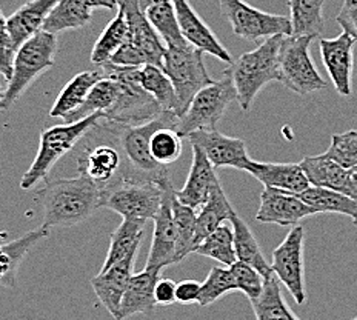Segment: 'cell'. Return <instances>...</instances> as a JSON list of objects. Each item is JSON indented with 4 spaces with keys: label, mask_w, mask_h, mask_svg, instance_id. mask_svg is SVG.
Listing matches in <instances>:
<instances>
[{
    "label": "cell",
    "mask_w": 357,
    "mask_h": 320,
    "mask_svg": "<svg viewBox=\"0 0 357 320\" xmlns=\"http://www.w3.org/2000/svg\"><path fill=\"white\" fill-rule=\"evenodd\" d=\"M34 197L43 210L42 227L48 229L79 225L102 208V188L84 174L47 181Z\"/></svg>",
    "instance_id": "1"
},
{
    "label": "cell",
    "mask_w": 357,
    "mask_h": 320,
    "mask_svg": "<svg viewBox=\"0 0 357 320\" xmlns=\"http://www.w3.org/2000/svg\"><path fill=\"white\" fill-rule=\"evenodd\" d=\"M285 36L265 39L256 49L243 53L223 71L233 82L242 111H250L256 96L270 82H279V49Z\"/></svg>",
    "instance_id": "2"
},
{
    "label": "cell",
    "mask_w": 357,
    "mask_h": 320,
    "mask_svg": "<svg viewBox=\"0 0 357 320\" xmlns=\"http://www.w3.org/2000/svg\"><path fill=\"white\" fill-rule=\"evenodd\" d=\"M103 121H105V119H103ZM177 121L178 117L174 113L163 111V113L159 117H155L154 121L137 126H123L111 123L108 121L105 122L108 123L111 132H113L116 144L121 148L126 165L132 171V174L144 178H150V181L163 185L167 182H171L168 168L159 165V163L153 159V155L150 153V139L153 136V132L162 128V126H174L176 128Z\"/></svg>",
    "instance_id": "3"
},
{
    "label": "cell",
    "mask_w": 357,
    "mask_h": 320,
    "mask_svg": "<svg viewBox=\"0 0 357 320\" xmlns=\"http://www.w3.org/2000/svg\"><path fill=\"white\" fill-rule=\"evenodd\" d=\"M56 51L57 36L43 29L20 45L13 59V71L6 82L2 111H8L45 71L53 68Z\"/></svg>",
    "instance_id": "4"
},
{
    "label": "cell",
    "mask_w": 357,
    "mask_h": 320,
    "mask_svg": "<svg viewBox=\"0 0 357 320\" xmlns=\"http://www.w3.org/2000/svg\"><path fill=\"white\" fill-rule=\"evenodd\" d=\"M105 77L117 80L122 85V94L111 107L103 119L111 123L123 126H137L154 121L163 109L140 85V68L136 66H117L105 63L100 66Z\"/></svg>",
    "instance_id": "5"
},
{
    "label": "cell",
    "mask_w": 357,
    "mask_h": 320,
    "mask_svg": "<svg viewBox=\"0 0 357 320\" xmlns=\"http://www.w3.org/2000/svg\"><path fill=\"white\" fill-rule=\"evenodd\" d=\"M116 2L117 8L125 14L128 36H126V42L109 59V63L117 66H136V68L154 65L162 68L167 47L145 17V13L140 10L139 0H116Z\"/></svg>",
    "instance_id": "6"
},
{
    "label": "cell",
    "mask_w": 357,
    "mask_h": 320,
    "mask_svg": "<svg viewBox=\"0 0 357 320\" xmlns=\"http://www.w3.org/2000/svg\"><path fill=\"white\" fill-rule=\"evenodd\" d=\"M103 119V114H94L70 125H56L43 130L40 145L34 162L20 181L22 190H33L37 183L47 182L48 174L65 154H68L86 134Z\"/></svg>",
    "instance_id": "7"
},
{
    "label": "cell",
    "mask_w": 357,
    "mask_h": 320,
    "mask_svg": "<svg viewBox=\"0 0 357 320\" xmlns=\"http://www.w3.org/2000/svg\"><path fill=\"white\" fill-rule=\"evenodd\" d=\"M167 183L121 177L102 190V208L121 214L123 219L153 220L160 208L163 187Z\"/></svg>",
    "instance_id": "8"
},
{
    "label": "cell",
    "mask_w": 357,
    "mask_h": 320,
    "mask_svg": "<svg viewBox=\"0 0 357 320\" xmlns=\"http://www.w3.org/2000/svg\"><path fill=\"white\" fill-rule=\"evenodd\" d=\"M234 100H237L236 88L229 77L223 74L222 79L214 80L192 98L188 108L178 117L177 132L182 137H188L195 131L215 130V125Z\"/></svg>",
    "instance_id": "9"
},
{
    "label": "cell",
    "mask_w": 357,
    "mask_h": 320,
    "mask_svg": "<svg viewBox=\"0 0 357 320\" xmlns=\"http://www.w3.org/2000/svg\"><path fill=\"white\" fill-rule=\"evenodd\" d=\"M312 37L285 36L279 49V82L299 96L326 89L310 54Z\"/></svg>",
    "instance_id": "10"
},
{
    "label": "cell",
    "mask_w": 357,
    "mask_h": 320,
    "mask_svg": "<svg viewBox=\"0 0 357 320\" xmlns=\"http://www.w3.org/2000/svg\"><path fill=\"white\" fill-rule=\"evenodd\" d=\"M162 70L165 71L176 89L181 116L200 89L214 82L206 71L204 53L192 48L190 43L178 48H167L163 54Z\"/></svg>",
    "instance_id": "11"
},
{
    "label": "cell",
    "mask_w": 357,
    "mask_h": 320,
    "mask_svg": "<svg viewBox=\"0 0 357 320\" xmlns=\"http://www.w3.org/2000/svg\"><path fill=\"white\" fill-rule=\"evenodd\" d=\"M219 5L233 33L242 39L259 42L273 36H291V20L287 16L260 11L243 0H219Z\"/></svg>",
    "instance_id": "12"
},
{
    "label": "cell",
    "mask_w": 357,
    "mask_h": 320,
    "mask_svg": "<svg viewBox=\"0 0 357 320\" xmlns=\"http://www.w3.org/2000/svg\"><path fill=\"white\" fill-rule=\"evenodd\" d=\"M303 242L305 229L294 225L291 231L279 247L273 251L271 271L280 284L288 289L296 303L303 305L307 299L305 293V266H303Z\"/></svg>",
    "instance_id": "13"
},
{
    "label": "cell",
    "mask_w": 357,
    "mask_h": 320,
    "mask_svg": "<svg viewBox=\"0 0 357 320\" xmlns=\"http://www.w3.org/2000/svg\"><path fill=\"white\" fill-rule=\"evenodd\" d=\"M105 125L108 126L107 122ZM111 137L114 140L113 132H111ZM77 171L79 174H84L91 178V181L94 183H98L102 190L107 188L108 185L116 182L117 178L121 177L144 178L132 174V171L126 165L121 148H117L116 140L114 145L99 144L96 146L86 148L85 151H82V154L77 158ZM148 181H150V178H148Z\"/></svg>",
    "instance_id": "14"
},
{
    "label": "cell",
    "mask_w": 357,
    "mask_h": 320,
    "mask_svg": "<svg viewBox=\"0 0 357 320\" xmlns=\"http://www.w3.org/2000/svg\"><path fill=\"white\" fill-rule=\"evenodd\" d=\"M176 190L173 183L163 187L162 202L154 220V231L151 241V250L148 254L145 268H158L163 270L169 265H174L176 257V225L173 218V199Z\"/></svg>",
    "instance_id": "15"
},
{
    "label": "cell",
    "mask_w": 357,
    "mask_h": 320,
    "mask_svg": "<svg viewBox=\"0 0 357 320\" xmlns=\"http://www.w3.org/2000/svg\"><path fill=\"white\" fill-rule=\"evenodd\" d=\"M188 140L191 146H197L205 153L215 169L229 167L245 171L251 162L247 144L242 139L225 136L218 130L195 131L190 134Z\"/></svg>",
    "instance_id": "16"
},
{
    "label": "cell",
    "mask_w": 357,
    "mask_h": 320,
    "mask_svg": "<svg viewBox=\"0 0 357 320\" xmlns=\"http://www.w3.org/2000/svg\"><path fill=\"white\" fill-rule=\"evenodd\" d=\"M171 2H173L178 28H181L183 39L192 48L218 57L222 62H233L229 51L219 42L218 37L211 31V28L200 19V16L190 5L188 0H171Z\"/></svg>",
    "instance_id": "17"
},
{
    "label": "cell",
    "mask_w": 357,
    "mask_h": 320,
    "mask_svg": "<svg viewBox=\"0 0 357 320\" xmlns=\"http://www.w3.org/2000/svg\"><path fill=\"white\" fill-rule=\"evenodd\" d=\"M317 214L293 192L264 188L256 219L262 223H276L280 227H294L305 218Z\"/></svg>",
    "instance_id": "18"
},
{
    "label": "cell",
    "mask_w": 357,
    "mask_h": 320,
    "mask_svg": "<svg viewBox=\"0 0 357 320\" xmlns=\"http://www.w3.org/2000/svg\"><path fill=\"white\" fill-rule=\"evenodd\" d=\"M354 43L356 40L347 33H342L334 39H321V43H319L322 61L333 80V86L344 98L351 96Z\"/></svg>",
    "instance_id": "19"
},
{
    "label": "cell",
    "mask_w": 357,
    "mask_h": 320,
    "mask_svg": "<svg viewBox=\"0 0 357 320\" xmlns=\"http://www.w3.org/2000/svg\"><path fill=\"white\" fill-rule=\"evenodd\" d=\"M136 257L137 254H131L119 264L107 268V270H100L98 276L91 279V287L99 302L114 317V320L119 317L123 294L134 274Z\"/></svg>",
    "instance_id": "20"
},
{
    "label": "cell",
    "mask_w": 357,
    "mask_h": 320,
    "mask_svg": "<svg viewBox=\"0 0 357 320\" xmlns=\"http://www.w3.org/2000/svg\"><path fill=\"white\" fill-rule=\"evenodd\" d=\"M299 165L303 169L305 176H307L311 187L337 191L357 200V187L353 182L351 174H349V169L326 158L325 154L307 155L301 160Z\"/></svg>",
    "instance_id": "21"
},
{
    "label": "cell",
    "mask_w": 357,
    "mask_h": 320,
    "mask_svg": "<svg viewBox=\"0 0 357 320\" xmlns=\"http://www.w3.org/2000/svg\"><path fill=\"white\" fill-rule=\"evenodd\" d=\"M218 185H220V181L218 173H215V168L200 148L192 146V163L190 174L183 188L176 191L177 200L197 211L200 206L205 205L211 191Z\"/></svg>",
    "instance_id": "22"
},
{
    "label": "cell",
    "mask_w": 357,
    "mask_h": 320,
    "mask_svg": "<svg viewBox=\"0 0 357 320\" xmlns=\"http://www.w3.org/2000/svg\"><path fill=\"white\" fill-rule=\"evenodd\" d=\"M245 171L264 183L265 188L301 195L311 187L299 163H265L251 159Z\"/></svg>",
    "instance_id": "23"
},
{
    "label": "cell",
    "mask_w": 357,
    "mask_h": 320,
    "mask_svg": "<svg viewBox=\"0 0 357 320\" xmlns=\"http://www.w3.org/2000/svg\"><path fill=\"white\" fill-rule=\"evenodd\" d=\"M162 270L145 268L144 271L132 274L123 294L117 320H126L136 314H151L155 308L154 288L160 279Z\"/></svg>",
    "instance_id": "24"
},
{
    "label": "cell",
    "mask_w": 357,
    "mask_h": 320,
    "mask_svg": "<svg viewBox=\"0 0 357 320\" xmlns=\"http://www.w3.org/2000/svg\"><path fill=\"white\" fill-rule=\"evenodd\" d=\"M50 236V229L39 227L28 231L17 239L6 243H0V285L5 288H14L17 282V273L22 260L31 251L33 247L40 243Z\"/></svg>",
    "instance_id": "25"
},
{
    "label": "cell",
    "mask_w": 357,
    "mask_h": 320,
    "mask_svg": "<svg viewBox=\"0 0 357 320\" xmlns=\"http://www.w3.org/2000/svg\"><path fill=\"white\" fill-rule=\"evenodd\" d=\"M57 2L59 0H29L6 19L14 49L17 51L20 45L26 42L29 37L42 31L45 19Z\"/></svg>",
    "instance_id": "26"
},
{
    "label": "cell",
    "mask_w": 357,
    "mask_h": 320,
    "mask_svg": "<svg viewBox=\"0 0 357 320\" xmlns=\"http://www.w3.org/2000/svg\"><path fill=\"white\" fill-rule=\"evenodd\" d=\"M236 215L233 205L223 191L222 185H218L204 206L199 208L197 219H196V237H195V248L197 245L205 241L214 229H218L223 222H229ZM195 251V250H192Z\"/></svg>",
    "instance_id": "27"
},
{
    "label": "cell",
    "mask_w": 357,
    "mask_h": 320,
    "mask_svg": "<svg viewBox=\"0 0 357 320\" xmlns=\"http://www.w3.org/2000/svg\"><path fill=\"white\" fill-rule=\"evenodd\" d=\"M102 77H105V73L102 71V68L94 71H82L76 74V76L63 86L62 91L59 93L54 105L50 111V116L65 119L66 116L74 113V111L85 102L89 91H91L93 86L98 84Z\"/></svg>",
    "instance_id": "28"
},
{
    "label": "cell",
    "mask_w": 357,
    "mask_h": 320,
    "mask_svg": "<svg viewBox=\"0 0 357 320\" xmlns=\"http://www.w3.org/2000/svg\"><path fill=\"white\" fill-rule=\"evenodd\" d=\"M229 222L233 225V242L237 262L252 266L260 276H264V279L271 276V265L266 262L264 252L260 250L248 223L241 219L237 214Z\"/></svg>",
    "instance_id": "29"
},
{
    "label": "cell",
    "mask_w": 357,
    "mask_h": 320,
    "mask_svg": "<svg viewBox=\"0 0 357 320\" xmlns=\"http://www.w3.org/2000/svg\"><path fill=\"white\" fill-rule=\"evenodd\" d=\"M122 94V85L111 77H102L98 84L89 91L88 98L82 105L63 119L66 125L76 123L82 119H86L94 114H105L107 111L117 102L119 96Z\"/></svg>",
    "instance_id": "30"
},
{
    "label": "cell",
    "mask_w": 357,
    "mask_h": 320,
    "mask_svg": "<svg viewBox=\"0 0 357 320\" xmlns=\"http://www.w3.org/2000/svg\"><path fill=\"white\" fill-rule=\"evenodd\" d=\"M93 19V10L80 0H59L45 19L43 31L59 34L86 26Z\"/></svg>",
    "instance_id": "31"
},
{
    "label": "cell",
    "mask_w": 357,
    "mask_h": 320,
    "mask_svg": "<svg viewBox=\"0 0 357 320\" xmlns=\"http://www.w3.org/2000/svg\"><path fill=\"white\" fill-rule=\"evenodd\" d=\"M250 302L256 320H299L282 296L280 282L274 273L265 277L262 291Z\"/></svg>",
    "instance_id": "32"
},
{
    "label": "cell",
    "mask_w": 357,
    "mask_h": 320,
    "mask_svg": "<svg viewBox=\"0 0 357 320\" xmlns=\"http://www.w3.org/2000/svg\"><path fill=\"white\" fill-rule=\"evenodd\" d=\"M146 222L132 220V219H123L121 225L116 228V231L111 234L108 254L103 262L102 270L113 266L126 259L131 254H137V250L140 247L144 237Z\"/></svg>",
    "instance_id": "33"
},
{
    "label": "cell",
    "mask_w": 357,
    "mask_h": 320,
    "mask_svg": "<svg viewBox=\"0 0 357 320\" xmlns=\"http://www.w3.org/2000/svg\"><path fill=\"white\" fill-rule=\"evenodd\" d=\"M325 0H288L291 36L319 37L325 29Z\"/></svg>",
    "instance_id": "34"
},
{
    "label": "cell",
    "mask_w": 357,
    "mask_h": 320,
    "mask_svg": "<svg viewBox=\"0 0 357 320\" xmlns=\"http://www.w3.org/2000/svg\"><path fill=\"white\" fill-rule=\"evenodd\" d=\"M140 85L158 102V105L163 111L174 113L177 117L181 116V107H178L176 89L162 68L154 65L142 66L140 68Z\"/></svg>",
    "instance_id": "35"
},
{
    "label": "cell",
    "mask_w": 357,
    "mask_h": 320,
    "mask_svg": "<svg viewBox=\"0 0 357 320\" xmlns=\"http://www.w3.org/2000/svg\"><path fill=\"white\" fill-rule=\"evenodd\" d=\"M297 196L316 213H336L348 215L351 219L357 218V200L342 195V192L321 187H310Z\"/></svg>",
    "instance_id": "36"
},
{
    "label": "cell",
    "mask_w": 357,
    "mask_h": 320,
    "mask_svg": "<svg viewBox=\"0 0 357 320\" xmlns=\"http://www.w3.org/2000/svg\"><path fill=\"white\" fill-rule=\"evenodd\" d=\"M144 13L167 48L185 47L188 43L183 39L181 28H178L173 2H162L153 5Z\"/></svg>",
    "instance_id": "37"
},
{
    "label": "cell",
    "mask_w": 357,
    "mask_h": 320,
    "mask_svg": "<svg viewBox=\"0 0 357 320\" xmlns=\"http://www.w3.org/2000/svg\"><path fill=\"white\" fill-rule=\"evenodd\" d=\"M126 36H128V24H126L123 11L117 8L116 17L109 22L94 43L91 63L99 66L108 63L109 59L116 54V51L126 42Z\"/></svg>",
    "instance_id": "38"
},
{
    "label": "cell",
    "mask_w": 357,
    "mask_h": 320,
    "mask_svg": "<svg viewBox=\"0 0 357 320\" xmlns=\"http://www.w3.org/2000/svg\"><path fill=\"white\" fill-rule=\"evenodd\" d=\"M173 218L176 225V257L174 262L178 264L187 259L195 250L196 237V219L197 211L181 204L176 195L173 199Z\"/></svg>",
    "instance_id": "39"
},
{
    "label": "cell",
    "mask_w": 357,
    "mask_h": 320,
    "mask_svg": "<svg viewBox=\"0 0 357 320\" xmlns=\"http://www.w3.org/2000/svg\"><path fill=\"white\" fill-rule=\"evenodd\" d=\"M196 254L218 260L222 265L231 266L237 262L233 242V228L220 225L195 248Z\"/></svg>",
    "instance_id": "40"
},
{
    "label": "cell",
    "mask_w": 357,
    "mask_h": 320,
    "mask_svg": "<svg viewBox=\"0 0 357 320\" xmlns=\"http://www.w3.org/2000/svg\"><path fill=\"white\" fill-rule=\"evenodd\" d=\"M237 291V285L229 266H214L204 282H200L199 307H210L214 302L222 299L228 293Z\"/></svg>",
    "instance_id": "41"
},
{
    "label": "cell",
    "mask_w": 357,
    "mask_h": 320,
    "mask_svg": "<svg viewBox=\"0 0 357 320\" xmlns=\"http://www.w3.org/2000/svg\"><path fill=\"white\" fill-rule=\"evenodd\" d=\"M182 148V136L174 126H162L153 132L150 139V153L162 167H167L181 158Z\"/></svg>",
    "instance_id": "42"
},
{
    "label": "cell",
    "mask_w": 357,
    "mask_h": 320,
    "mask_svg": "<svg viewBox=\"0 0 357 320\" xmlns=\"http://www.w3.org/2000/svg\"><path fill=\"white\" fill-rule=\"evenodd\" d=\"M324 154L347 169L357 167V131L333 134L331 145Z\"/></svg>",
    "instance_id": "43"
},
{
    "label": "cell",
    "mask_w": 357,
    "mask_h": 320,
    "mask_svg": "<svg viewBox=\"0 0 357 320\" xmlns=\"http://www.w3.org/2000/svg\"><path fill=\"white\" fill-rule=\"evenodd\" d=\"M229 270H231L234 276L237 291H242L250 300L256 299L264 288V276H260L252 266L242 262L233 264L229 266Z\"/></svg>",
    "instance_id": "44"
},
{
    "label": "cell",
    "mask_w": 357,
    "mask_h": 320,
    "mask_svg": "<svg viewBox=\"0 0 357 320\" xmlns=\"http://www.w3.org/2000/svg\"><path fill=\"white\" fill-rule=\"evenodd\" d=\"M16 54V49L13 47L8 25H6V19L3 16L2 10H0V76L8 82L11 71H13V59Z\"/></svg>",
    "instance_id": "45"
},
{
    "label": "cell",
    "mask_w": 357,
    "mask_h": 320,
    "mask_svg": "<svg viewBox=\"0 0 357 320\" xmlns=\"http://www.w3.org/2000/svg\"><path fill=\"white\" fill-rule=\"evenodd\" d=\"M337 24L357 42V0H344L337 14Z\"/></svg>",
    "instance_id": "46"
},
{
    "label": "cell",
    "mask_w": 357,
    "mask_h": 320,
    "mask_svg": "<svg viewBox=\"0 0 357 320\" xmlns=\"http://www.w3.org/2000/svg\"><path fill=\"white\" fill-rule=\"evenodd\" d=\"M200 282L197 280H182L176 285V302L182 305H192L199 302Z\"/></svg>",
    "instance_id": "47"
},
{
    "label": "cell",
    "mask_w": 357,
    "mask_h": 320,
    "mask_svg": "<svg viewBox=\"0 0 357 320\" xmlns=\"http://www.w3.org/2000/svg\"><path fill=\"white\" fill-rule=\"evenodd\" d=\"M176 282L171 279H159L154 288V299L155 303L162 307H169L176 303Z\"/></svg>",
    "instance_id": "48"
},
{
    "label": "cell",
    "mask_w": 357,
    "mask_h": 320,
    "mask_svg": "<svg viewBox=\"0 0 357 320\" xmlns=\"http://www.w3.org/2000/svg\"><path fill=\"white\" fill-rule=\"evenodd\" d=\"M82 3H85L88 8L91 10H114L117 8L116 0H80Z\"/></svg>",
    "instance_id": "49"
},
{
    "label": "cell",
    "mask_w": 357,
    "mask_h": 320,
    "mask_svg": "<svg viewBox=\"0 0 357 320\" xmlns=\"http://www.w3.org/2000/svg\"><path fill=\"white\" fill-rule=\"evenodd\" d=\"M162 2H171V0H139V5H140V10L145 11L146 8H150V6L162 3Z\"/></svg>",
    "instance_id": "50"
},
{
    "label": "cell",
    "mask_w": 357,
    "mask_h": 320,
    "mask_svg": "<svg viewBox=\"0 0 357 320\" xmlns=\"http://www.w3.org/2000/svg\"><path fill=\"white\" fill-rule=\"evenodd\" d=\"M2 76H0V111H2V100H3V96H5V88H6V85H3V82H2Z\"/></svg>",
    "instance_id": "51"
},
{
    "label": "cell",
    "mask_w": 357,
    "mask_h": 320,
    "mask_svg": "<svg viewBox=\"0 0 357 320\" xmlns=\"http://www.w3.org/2000/svg\"><path fill=\"white\" fill-rule=\"evenodd\" d=\"M353 223H354V227L357 228V218H356V219H353Z\"/></svg>",
    "instance_id": "52"
},
{
    "label": "cell",
    "mask_w": 357,
    "mask_h": 320,
    "mask_svg": "<svg viewBox=\"0 0 357 320\" xmlns=\"http://www.w3.org/2000/svg\"><path fill=\"white\" fill-rule=\"evenodd\" d=\"M351 320H357V316H356V317H354V319H351Z\"/></svg>",
    "instance_id": "53"
}]
</instances>
